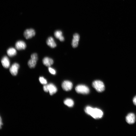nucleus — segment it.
Here are the masks:
<instances>
[{"mask_svg":"<svg viewBox=\"0 0 136 136\" xmlns=\"http://www.w3.org/2000/svg\"><path fill=\"white\" fill-rule=\"evenodd\" d=\"M85 111L87 114L95 119L101 118L103 115V112L101 110L97 108H93L90 106L87 107Z\"/></svg>","mask_w":136,"mask_h":136,"instance_id":"f257e3e1","label":"nucleus"},{"mask_svg":"<svg viewBox=\"0 0 136 136\" xmlns=\"http://www.w3.org/2000/svg\"><path fill=\"white\" fill-rule=\"evenodd\" d=\"M93 87L99 92L103 91L105 89V85L103 82L99 80H96L92 83Z\"/></svg>","mask_w":136,"mask_h":136,"instance_id":"f03ea898","label":"nucleus"},{"mask_svg":"<svg viewBox=\"0 0 136 136\" xmlns=\"http://www.w3.org/2000/svg\"><path fill=\"white\" fill-rule=\"evenodd\" d=\"M76 92L78 93L83 94H87L90 92L89 88L86 86L82 85H78L75 88Z\"/></svg>","mask_w":136,"mask_h":136,"instance_id":"7ed1b4c3","label":"nucleus"},{"mask_svg":"<svg viewBox=\"0 0 136 136\" xmlns=\"http://www.w3.org/2000/svg\"><path fill=\"white\" fill-rule=\"evenodd\" d=\"M35 34V32L34 30L30 29L26 30L24 33V35L27 39H28L34 36Z\"/></svg>","mask_w":136,"mask_h":136,"instance_id":"20e7f679","label":"nucleus"},{"mask_svg":"<svg viewBox=\"0 0 136 136\" xmlns=\"http://www.w3.org/2000/svg\"><path fill=\"white\" fill-rule=\"evenodd\" d=\"M19 68V65L17 63H15L10 67L9 69L10 72L13 76H16L18 73Z\"/></svg>","mask_w":136,"mask_h":136,"instance_id":"39448f33","label":"nucleus"},{"mask_svg":"<svg viewBox=\"0 0 136 136\" xmlns=\"http://www.w3.org/2000/svg\"><path fill=\"white\" fill-rule=\"evenodd\" d=\"M62 89L65 91H68L71 90L73 87L72 83L68 81H65L62 85Z\"/></svg>","mask_w":136,"mask_h":136,"instance_id":"423d86ee","label":"nucleus"},{"mask_svg":"<svg viewBox=\"0 0 136 136\" xmlns=\"http://www.w3.org/2000/svg\"><path fill=\"white\" fill-rule=\"evenodd\" d=\"M80 39V36L78 34L75 33L73 35L72 43V45L73 48H76L78 46Z\"/></svg>","mask_w":136,"mask_h":136,"instance_id":"0eeeda50","label":"nucleus"},{"mask_svg":"<svg viewBox=\"0 0 136 136\" xmlns=\"http://www.w3.org/2000/svg\"><path fill=\"white\" fill-rule=\"evenodd\" d=\"M126 120L127 123L130 124H134L135 122L136 117L133 113L129 114L126 118Z\"/></svg>","mask_w":136,"mask_h":136,"instance_id":"6e6552de","label":"nucleus"},{"mask_svg":"<svg viewBox=\"0 0 136 136\" xmlns=\"http://www.w3.org/2000/svg\"><path fill=\"white\" fill-rule=\"evenodd\" d=\"M16 48L18 50H24L26 47V45L25 42L19 41L16 42L15 44Z\"/></svg>","mask_w":136,"mask_h":136,"instance_id":"1a4fd4ad","label":"nucleus"},{"mask_svg":"<svg viewBox=\"0 0 136 136\" xmlns=\"http://www.w3.org/2000/svg\"><path fill=\"white\" fill-rule=\"evenodd\" d=\"M47 85L48 92L50 95H53L56 92L57 88L53 84L51 83Z\"/></svg>","mask_w":136,"mask_h":136,"instance_id":"9d476101","label":"nucleus"},{"mask_svg":"<svg viewBox=\"0 0 136 136\" xmlns=\"http://www.w3.org/2000/svg\"><path fill=\"white\" fill-rule=\"evenodd\" d=\"M1 62L4 68H8L10 67V61L9 58L7 56H4L2 58Z\"/></svg>","mask_w":136,"mask_h":136,"instance_id":"9b49d317","label":"nucleus"},{"mask_svg":"<svg viewBox=\"0 0 136 136\" xmlns=\"http://www.w3.org/2000/svg\"><path fill=\"white\" fill-rule=\"evenodd\" d=\"M43 62L45 66L49 67L53 64L54 62L51 58L48 57H45L43 59Z\"/></svg>","mask_w":136,"mask_h":136,"instance_id":"f8f14e48","label":"nucleus"},{"mask_svg":"<svg viewBox=\"0 0 136 136\" xmlns=\"http://www.w3.org/2000/svg\"><path fill=\"white\" fill-rule=\"evenodd\" d=\"M46 43L48 46L52 48H54L56 46V45L54 39L51 37L48 38L46 41Z\"/></svg>","mask_w":136,"mask_h":136,"instance_id":"ddd939ff","label":"nucleus"},{"mask_svg":"<svg viewBox=\"0 0 136 136\" xmlns=\"http://www.w3.org/2000/svg\"><path fill=\"white\" fill-rule=\"evenodd\" d=\"M54 34L55 38L59 39L60 41L62 42L64 41V37L62 35V33L61 31H56Z\"/></svg>","mask_w":136,"mask_h":136,"instance_id":"4468645a","label":"nucleus"},{"mask_svg":"<svg viewBox=\"0 0 136 136\" xmlns=\"http://www.w3.org/2000/svg\"><path fill=\"white\" fill-rule=\"evenodd\" d=\"M7 52L8 55L10 57L14 56L17 54L16 50L15 48L13 47H11L9 48L7 50Z\"/></svg>","mask_w":136,"mask_h":136,"instance_id":"2eb2a0df","label":"nucleus"},{"mask_svg":"<svg viewBox=\"0 0 136 136\" xmlns=\"http://www.w3.org/2000/svg\"><path fill=\"white\" fill-rule=\"evenodd\" d=\"M37 61L31 58L28 62V65L29 67L31 68H35L36 65Z\"/></svg>","mask_w":136,"mask_h":136,"instance_id":"dca6fc26","label":"nucleus"},{"mask_svg":"<svg viewBox=\"0 0 136 136\" xmlns=\"http://www.w3.org/2000/svg\"><path fill=\"white\" fill-rule=\"evenodd\" d=\"M64 103L65 105L69 107H72L74 105L73 101L70 99H67L64 101Z\"/></svg>","mask_w":136,"mask_h":136,"instance_id":"f3484780","label":"nucleus"},{"mask_svg":"<svg viewBox=\"0 0 136 136\" xmlns=\"http://www.w3.org/2000/svg\"><path fill=\"white\" fill-rule=\"evenodd\" d=\"M40 83L43 85H46L47 83L46 80L43 77H40L39 79Z\"/></svg>","mask_w":136,"mask_h":136,"instance_id":"a211bd4d","label":"nucleus"},{"mask_svg":"<svg viewBox=\"0 0 136 136\" xmlns=\"http://www.w3.org/2000/svg\"><path fill=\"white\" fill-rule=\"evenodd\" d=\"M31 59H33L37 61L38 60V58L37 54L36 53H33L31 55Z\"/></svg>","mask_w":136,"mask_h":136,"instance_id":"6ab92c4d","label":"nucleus"},{"mask_svg":"<svg viewBox=\"0 0 136 136\" xmlns=\"http://www.w3.org/2000/svg\"><path fill=\"white\" fill-rule=\"evenodd\" d=\"M48 69L49 72L51 74L53 75H55L56 74V71L53 68L49 67L48 68Z\"/></svg>","mask_w":136,"mask_h":136,"instance_id":"aec40b11","label":"nucleus"},{"mask_svg":"<svg viewBox=\"0 0 136 136\" xmlns=\"http://www.w3.org/2000/svg\"><path fill=\"white\" fill-rule=\"evenodd\" d=\"M133 101L134 104L136 106V96L134 98L133 100Z\"/></svg>","mask_w":136,"mask_h":136,"instance_id":"412c9836","label":"nucleus"},{"mask_svg":"<svg viewBox=\"0 0 136 136\" xmlns=\"http://www.w3.org/2000/svg\"><path fill=\"white\" fill-rule=\"evenodd\" d=\"M0 128L1 129L2 128V126L3 125V124L2 122V120L1 119V117L0 118Z\"/></svg>","mask_w":136,"mask_h":136,"instance_id":"4be33fe9","label":"nucleus"}]
</instances>
